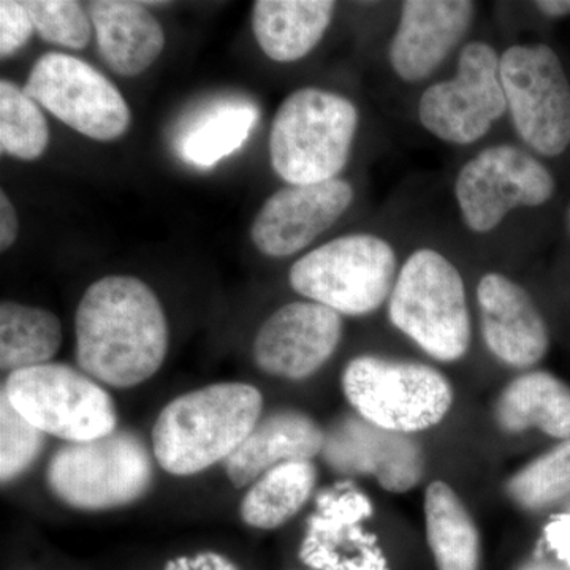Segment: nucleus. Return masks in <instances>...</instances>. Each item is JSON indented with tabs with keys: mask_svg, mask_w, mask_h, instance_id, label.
<instances>
[{
	"mask_svg": "<svg viewBox=\"0 0 570 570\" xmlns=\"http://www.w3.org/2000/svg\"><path fill=\"white\" fill-rule=\"evenodd\" d=\"M82 373L112 389H132L163 367L170 343L163 303L135 276H105L89 285L75 316Z\"/></svg>",
	"mask_w": 570,
	"mask_h": 570,
	"instance_id": "f257e3e1",
	"label": "nucleus"
},
{
	"mask_svg": "<svg viewBox=\"0 0 570 570\" xmlns=\"http://www.w3.org/2000/svg\"><path fill=\"white\" fill-rule=\"evenodd\" d=\"M264 415V396L254 385L220 382L175 397L157 415L153 455L178 478L225 463Z\"/></svg>",
	"mask_w": 570,
	"mask_h": 570,
	"instance_id": "f03ea898",
	"label": "nucleus"
},
{
	"mask_svg": "<svg viewBox=\"0 0 570 570\" xmlns=\"http://www.w3.org/2000/svg\"><path fill=\"white\" fill-rule=\"evenodd\" d=\"M358 129L355 105L318 88L292 92L269 132V163L288 184L332 181L344 170Z\"/></svg>",
	"mask_w": 570,
	"mask_h": 570,
	"instance_id": "7ed1b4c3",
	"label": "nucleus"
},
{
	"mask_svg": "<svg viewBox=\"0 0 570 570\" xmlns=\"http://www.w3.org/2000/svg\"><path fill=\"white\" fill-rule=\"evenodd\" d=\"M389 317L439 362H456L471 344V316L456 266L433 249L415 250L396 277Z\"/></svg>",
	"mask_w": 570,
	"mask_h": 570,
	"instance_id": "20e7f679",
	"label": "nucleus"
},
{
	"mask_svg": "<svg viewBox=\"0 0 570 570\" xmlns=\"http://www.w3.org/2000/svg\"><path fill=\"white\" fill-rule=\"evenodd\" d=\"M153 479V456L145 442L119 428L94 441L63 444L47 468L51 493L86 512L134 504L151 489Z\"/></svg>",
	"mask_w": 570,
	"mask_h": 570,
	"instance_id": "39448f33",
	"label": "nucleus"
},
{
	"mask_svg": "<svg viewBox=\"0 0 570 570\" xmlns=\"http://www.w3.org/2000/svg\"><path fill=\"white\" fill-rule=\"evenodd\" d=\"M296 294L344 316H367L384 305L396 283V254L385 239L344 235L292 265Z\"/></svg>",
	"mask_w": 570,
	"mask_h": 570,
	"instance_id": "423d86ee",
	"label": "nucleus"
},
{
	"mask_svg": "<svg viewBox=\"0 0 570 570\" xmlns=\"http://www.w3.org/2000/svg\"><path fill=\"white\" fill-rule=\"evenodd\" d=\"M343 390L360 417L404 434L438 425L453 404L452 385L434 367L374 355L347 363Z\"/></svg>",
	"mask_w": 570,
	"mask_h": 570,
	"instance_id": "0eeeda50",
	"label": "nucleus"
},
{
	"mask_svg": "<svg viewBox=\"0 0 570 570\" xmlns=\"http://www.w3.org/2000/svg\"><path fill=\"white\" fill-rule=\"evenodd\" d=\"M2 393L31 425L66 444L94 441L118 430L110 393L88 374L61 363L9 374Z\"/></svg>",
	"mask_w": 570,
	"mask_h": 570,
	"instance_id": "6e6552de",
	"label": "nucleus"
},
{
	"mask_svg": "<svg viewBox=\"0 0 570 570\" xmlns=\"http://www.w3.org/2000/svg\"><path fill=\"white\" fill-rule=\"evenodd\" d=\"M501 81L513 127L534 151L557 157L570 146V85L547 45H515L501 56Z\"/></svg>",
	"mask_w": 570,
	"mask_h": 570,
	"instance_id": "1a4fd4ad",
	"label": "nucleus"
},
{
	"mask_svg": "<svg viewBox=\"0 0 570 570\" xmlns=\"http://www.w3.org/2000/svg\"><path fill=\"white\" fill-rule=\"evenodd\" d=\"M24 91L59 121L91 140H116L132 122L119 89L102 71L75 56H41L33 63Z\"/></svg>",
	"mask_w": 570,
	"mask_h": 570,
	"instance_id": "9d476101",
	"label": "nucleus"
},
{
	"mask_svg": "<svg viewBox=\"0 0 570 570\" xmlns=\"http://www.w3.org/2000/svg\"><path fill=\"white\" fill-rule=\"evenodd\" d=\"M505 110L501 58L485 41H471L460 52L455 77L423 92L419 118L439 140L471 145L485 137Z\"/></svg>",
	"mask_w": 570,
	"mask_h": 570,
	"instance_id": "9b49d317",
	"label": "nucleus"
},
{
	"mask_svg": "<svg viewBox=\"0 0 570 570\" xmlns=\"http://www.w3.org/2000/svg\"><path fill=\"white\" fill-rule=\"evenodd\" d=\"M549 168L512 145L483 149L461 168L455 183L464 224L478 234L494 230L512 209L547 204L554 194Z\"/></svg>",
	"mask_w": 570,
	"mask_h": 570,
	"instance_id": "f8f14e48",
	"label": "nucleus"
},
{
	"mask_svg": "<svg viewBox=\"0 0 570 570\" xmlns=\"http://www.w3.org/2000/svg\"><path fill=\"white\" fill-rule=\"evenodd\" d=\"M343 337L341 314L314 302L275 311L254 340L255 365L273 377L303 381L332 358Z\"/></svg>",
	"mask_w": 570,
	"mask_h": 570,
	"instance_id": "ddd939ff",
	"label": "nucleus"
},
{
	"mask_svg": "<svg viewBox=\"0 0 570 570\" xmlns=\"http://www.w3.org/2000/svg\"><path fill=\"white\" fill-rule=\"evenodd\" d=\"M352 202L354 189L344 179L288 184L258 209L250 239L268 257H291L335 225Z\"/></svg>",
	"mask_w": 570,
	"mask_h": 570,
	"instance_id": "4468645a",
	"label": "nucleus"
},
{
	"mask_svg": "<svg viewBox=\"0 0 570 570\" xmlns=\"http://www.w3.org/2000/svg\"><path fill=\"white\" fill-rule=\"evenodd\" d=\"M322 456L340 474L373 475L382 489L406 493L422 480L425 456L411 434L347 415L325 431Z\"/></svg>",
	"mask_w": 570,
	"mask_h": 570,
	"instance_id": "2eb2a0df",
	"label": "nucleus"
},
{
	"mask_svg": "<svg viewBox=\"0 0 570 570\" xmlns=\"http://www.w3.org/2000/svg\"><path fill=\"white\" fill-rule=\"evenodd\" d=\"M468 0H407L389 48V61L401 80L419 82L436 71L474 20Z\"/></svg>",
	"mask_w": 570,
	"mask_h": 570,
	"instance_id": "dca6fc26",
	"label": "nucleus"
},
{
	"mask_svg": "<svg viewBox=\"0 0 570 570\" xmlns=\"http://www.w3.org/2000/svg\"><path fill=\"white\" fill-rule=\"evenodd\" d=\"M478 298L483 341L491 354L513 367H530L546 356L549 328L521 285L489 273L480 279Z\"/></svg>",
	"mask_w": 570,
	"mask_h": 570,
	"instance_id": "f3484780",
	"label": "nucleus"
},
{
	"mask_svg": "<svg viewBox=\"0 0 570 570\" xmlns=\"http://www.w3.org/2000/svg\"><path fill=\"white\" fill-rule=\"evenodd\" d=\"M325 431L316 420L294 409L262 415L243 444L225 460L224 471L236 489L253 485L266 472L294 461L322 455Z\"/></svg>",
	"mask_w": 570,
	"mask_h": 570,
	"instance_id": "a211bd4d",
	"label": "nucleus"
},
{
	"mask_svg": "<svg viewBox=\"0 0 570 570\" xmlns=\"http://www.w3.org/2000/svg\"><path fill=\"white\" fill-rule=\"evenodd\" d=\"M97 47L115 73L132 78L159 59L165 32L148 3L96 0L88 3Z\"/></svg>",
	"mask_w": 570,
	"mask_h": 570,
	"instance_id": "6ab92c4d",
	"label": "nucleus"
},
{
	"mask_svg": "<svg viewBox=\"0 0 570 570\" xmlns=\"http://www.w3.org/2000/svg\"><path fill=\"white\" fill-rule=\"evenodd\" d=\"M335 9L330 0H257L253 7L255 40L272 61H299L324 39Z\"/></svg>",
	"mask_w": 570,
	"mask_h": 570,
	"instance_id": "aec40b11",
	"label": "nucleus"
},
{
	"mask_svg": "<svg viewBox=\"0 0 570 570\" xmlns=\"http://www.w3.org/2000/svg\"><path fill=\"white\" fill-rule=\"evenodd\" d=\"M499 425L510 433L538 428L551 438L570 439V389L543 371L510 382L497 404Z\"/></svg>",
	"mask_w": 570,
	"mask_h": 570,
	"instance_id": "412c9836",
	"label": "nucleus"
},
{
	"mask_svg": "<svg viewBox=\"0 0 570 570\" xmlns=\"http://www.w3.org/2000/svg\"><path fill=\"white\" fill-rule=\"evenodd\" d=\"M257 119L258 108L249 100H219L183 127L176 151L194 167H213L243 148Z\"/></svg>",
	"mask_w": 570,
	"mask_h": 570,
	"instance_id": "4be33fe9",
	"label": "nucleus"
},
{
	"mask_svg": "<svg viewBox=\"0 0 570 570\" xmlns=\"http://www.w3.org/2000/svg\"><path fill=\"white\" fill-rule=\"evenodd\" d=\"M426 538L439 570H479L480 538L452 487L433 482L425 494Z\"/></svg>",
	"mask_w": 570,
	"mask_h": 570,
	"instance_id": "5701e85b",
	"label": "nucleus"
},
{
	"mask_svg": "<svg viewBox=\"0 0 570 570\" xmlns=\"http://www.w3.org/2000/svg\"><path fill=\"white\" fill-rule=\"evenodd\" d=\"M313 461L281 464L255 480L239 505V515L255 530H276L305 508L316 489Z\"/></svg>",
	"mask_w": 570,
	"mask_h": 570,
	"instance_id": "b1692460",
	"label": "nucleus"
},
{
	"mask_svg": "<svg viewBox=\"0 0 570 570\" xmlns=\"http://www.w3.org/2000/svg\"><path fill=\"white\" fill-rule=\"evenodd\" d=\"M62 346L59 317L17 302L0 305V367L6 373L51 363Z\"/></svg>",
	"mask_w": 570,
	"mask_h": 570,
	"instance_id": "393cba45",
	"label": "nucleus"
},
{
	"mask_svg": "<svg viewBox=\"0 0 570 570\" xmlns=\"http://www.w3.org/2000/svg\"><path fill=\"white\" fill-rule=\"evenodd\" d=\"M50 129L41 107L13 81H0V151L18 160L40 159Z\"/></svg>",
	"mask_w": 570,
	"mask_h": 570,
	"instance_id": "a878e982",
	"label": "nucleus"
},
{
	"mask_svg": "<svg viewBox=\"0 0 570 570\" xmlns=\"http://www.w3.org/2000/svg\"><path fill=\"white\" fill-rule=\"evenodd\" d=\"M508 493L528 510L551 508L569 498L570 439L517 472L508 483Z\"/></svg>",
	"mask_w": 570,
	"mask_h": 570,
	"instance_id": "bb28decb",
	"label": "nucleus"
},
{
	"mask_svg": "<svg viewBox=\"0 0 570 570\" xmlns=\"http://www.w3.org/2000/svg\"><path fill=\"white\" fill-rule=\"evenodd\" d=\"M47 444V434L31 425L0 393V480L3 485L31 469Z\"/></svg>",
	"mask_w": 570,
	"mask_h": 570,
	"instance_id": "cd10ccee",
	"label": "nucleus"
},
{
	"mask_svg": "<svg viewBox=\"0 0 570 570\" xmlns=\"http://www.w3.org/2000/svg\"><path fill=\"white\" fill-rule=\"evenodd\" d=\"M36 32L48 43L69 50H85L94 26L88 7L75 0H29L26 2Z\"/></svg>",
	"mask_w": 570,
	"mask_h": 570,
	"instance_id": "c85d7f7f",
	"label": "nucleus"
},
{
	"mask_svg": "<svg viewBox=\"0 0 570 570\" xmlns=\"http://www.w3.org/2000/svg\"><path fill=\"white\" fill-rule=\"evenodd\" d=\"M33 32L36 26L26 2H0V58L7 59L17 55L31 40Z\"/></svg>",
	"mask_w": 570,
	"mask_h": 570,
	"instance_id": "c756f323",
	"label": "nucleus"
},
{
	"mask_svg": "<svg viewBox=\"0 0 570 570\" xmlns=\"http://www.w3.org/2000/svg\"><path fill=\"white\" fill-rule=\"evenodd\" d=\"M164 570H238V568L224 554L204 551L193 557L176 558L168 562Z\"/></svg>",
	"mask_w": 570,
	"mask_h": 570,
	"instance_id": "7c9ffc66",
	"label": "nucleus"
},
{
	"mask_svg": "<svg viewBox=\"0 0 570 570\" xmlns=\"http://www.w3.org/2000/svg\"><path fill=\"white\" fill-rule=\"evenodd\" d=\"M20 234V220H18V213L14 205L11 204L9 195L6 190L0 193V250L6 253Z\"/></svg>",
	"mask_w": 570,
	"mask_h": 570,
	"instance_id": "2f4dec72",
	"label": "nucleus"
},
{
	"mask_svg": "<svg viewBox=\"0 0 570 570\" xmlns=\"http://www.w3.org/2000/svg\"><path fill=\"white\" fill-rule=\"evenodd\" d=\"M535 7L549 18H562L570 14V0H540V2H535Z\"/></svg>",
	"mask_w": 570,
	"mask_h": 570,
	"instance_id": "473e14b6",
	"label": "nucleus"
},
{
	"mask_svg": "<svg viewBox=\"0 0 570 570\" xmlns=\"http://www.w3.org/2000/svg\"><path fill=\"white\" fill-rule=\"evenodd\" d=\"M517 570H570L569 566L558 564V562L546 560V558H535V560H531L524 562L523 566H520Z\"/></svg>",
	"mask_w": 570,
	"mask_h": 570,
	"instance_id": "72a5a7b5",
	"label": "nucleus"
},
{
	"mask_svg": "<svg viewBox=\"0 0 570 570\" xmlns=\"http://www.w3.org/2000/svg\"><path fill=\"white\" fill-rule=\"evenodd\" d=\"M569 225H570V213H569Z\"/></svg>",
	"mask_w": 570,
	"mask_h": 570,
	"instance_id": "f704fd0d",
	"label": "nucleus"
}]
</instances>
